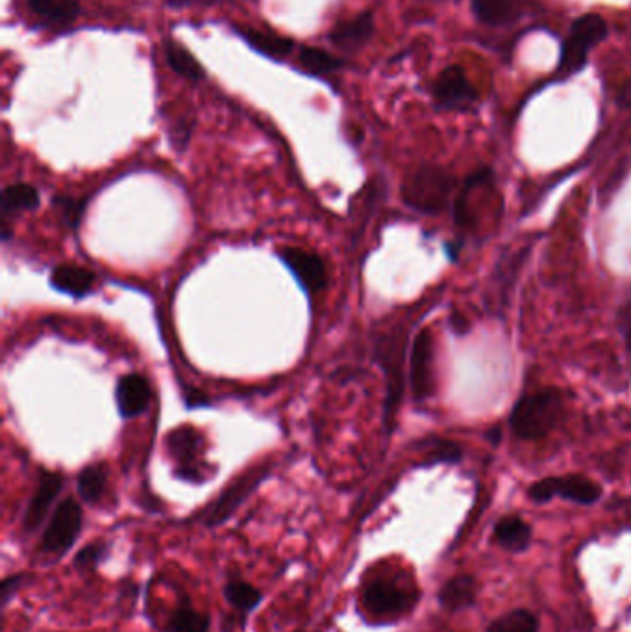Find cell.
Returning <instances> with one entry per match:
<instances>
[{
	"mask_svg": "<svg viewBox=\"0 0 631 632\" xmlns=\"http://www.w3.org/2000/svg\"><path fill=\"white\" fill-rule=\"evenodd\" d=\"M359 601L365 618L383 625L409 615L419 601V592L401 575H377L365 584Z\"/></svg>",
	"mask_w": 631,
	"mask_h": 632,
	"instance_id": "obj_1",
	"label": "cell"
},
{
	"mask_svg": "<svg viewBox=\"0 0 631 632\" xmlns=\"http://www.w3.org/2000/svg\"><path fill=\"white\" fill-rule=\"evenodd\" d=\"M563 394L558 389H543L519 400L510 416L511 431L516 439H545L563 420Z\"/></svg>",
	"mask_w": 631,
	"mask_h": 632,
	"instance_id": "obj_2",
	"label": "cell"
},
{
	"mask_svg": "<svg viewBox=\"0 0 631 632\" xmlns=\"http://www.w3.org/2000/svg\"><path fill=\"white\" fill-rule=\"evenodd\" d=\"M454 178L444 169L425 165L413 170L402 187V199L412 210L436 215L449 204Z\"/></svg>",
	"mask_w": 631,
	"mask_h": 632,
	"instance_id": "obj_3",
	"label": "cell"
},
{
	"mask_svg": "<svg viewBox=\"0 0 631 632\" xmlns=\"http://www.w3.org/2000/svg\"><path fill=\"white\" fill-rule=\"evenodd\" d=\"M84 529V511L74 498H66L56 506L49 524L45 525L39 551L50 557H66L79 542Z\"/></svg>",
	"mask_w": 631,
	"mask_h": 632,
	"instance_id": "obj_4",
	"label": "cell"
},
{
	"mask_svg": "<svg viewBox=\"0 0 631 632\" xmlns=\"http://www.w3.org/2000/svg\"><path fill=\"white\" fill-rule=\"evenodd\" d=\"M607 37V23L596 13H587L572 25L571 34L564 39L559 73L576 74L585 67L590 55Z\"/></svg>",
	"mask_w": 631,
	"mask_h": 632,
	"instance_id": "obj_5",
	"label": "cell"
},
{
	"mask_svg": "<svg viewBox=\"0 0 631 632\" xmlns=\"http://www.w3.org/2000/svg\"><path fill=\"white\" fill-rule=\"evenodd\" d=\"M269 476V466H260L254 470L247 472L236 481L230 482L228 487L221 492L219 498L206 506V511L201 514V524L206 529H217L225 525L228 520L236 514L237 509L254 494L255 488L265 481Z\"/></svg>",
	"mask_w": 631,
	"mask_h": 632,
	"instance_id": "obj_6",
	"label": "cell"
},
{
	"mask_svg": "<svg viewBox=\"0 0 631 632\" xmlns=\"http://www.w3.org/2000/svg\"><path fill=\"white\" fill-rule=\"evenodd\" d=\"M528 498L535 503H548L553 498L572 501L576 505H595L602 498V487L590 477L572 476L547 477L528 488Z\"/></svg>",
	"mask_w": 631,
	"mask_h": 632,
	"instance_id": "obj_7",
	"label": "cell"
},
{
	"mask_svg": "<svg viewBox=\"0 0 631 632\" xmlns=\"http://www.w3.org/2000/svg\"><path fill=\"white\" fill-rule=\"evenodd\" d=\"M278 255L306 293L317 295L329 285V271L317 253L306 252L302 248L286 247L278 250Z\"/></svg>",
	"mask_w": 631,
	"mask_h": 632,
	"instance_id": "obj_8",
	"label": "cell"
},
{
	"mask_svg": "<svg viewBox=\"0 0 631 632\" xmlns=\"http://www.w3.org/2000/svg\"><path fill=\"white\" fill-rule=\"evenodd\" d=\"M378 359L383 365L388 375V402H385V420H393L396 407L402 397L404 380H402V361H404V338L393 335L378 344Z\"/></svg>",
	"mask_w": 631,
	"mask_h": 632,
	"instance_id": "obj_9",
	"label": "cell"
},
{
	"mask_svg": "<svg viewBox=\"0 0 631 632\" xmlns=\"http://www.w3.org/2000/svg\"><path fill=\"white\" fill-rule=\"evenodd\" d=\"M63 490V477L56 472H41L36 490L32 494L25 514H23V529L25 533H36L41 529L43 522L49 516L56 498Z\"/></svg>",
	"mask_w": 631,
	"mask_h": 632,
	"instance_id": "obj_10",
	"label": "cell"
},
{
	"mask_svg": "<svg viewBox=\"0 0 631 632\" xmlns=\"http://www.w3.org/2000/svg\"><path fill=\"white\" fill-rule=\"evenodd\" d=\"M433 97L444 109L467 108L476 100V90L460 65L447 67L433 84Z\"/></svg>",
	"mask_w": 631,
	"mask_h": 632,
	"instance_id": "obj_11",
	"label": "cell"
},
{
	"mask_svg": "<svg viewBox=\"0 0 631 632\" xmlns=\"http://www.w3.org/2000/svg\"><path fill=\"white\" fill-rule=\"evenodd\" d=\"M409 383L417 400H426L433 392V341L428 330H422L413 343Z\"/></svg>",
	"mask_w": 631,
	"mask_h": 632,
	"instance_id": "obj_12",
	"label": "cell"
},
{
	"mask_svg": "<svg viewBox=\"0 0 631 632\" xmlns=\"http://www.w3.org/2000/svg\"><path fill=\"white\" fill-rule=\"evenodd\" d=\"M169 453L178 463V477L183 481H202L199 472V452H201V437L194 431H172L167 439Z\"/></svg>",
	"mask_w": 631,
	"mask_h": 632,
	"instance_id": "obj_13",
	"label": "cell"
},
{
	"mask_svg": "<svg viewBox=\"0 0 631 632\" xmlns=\"http://www.w3.org/2000/svg\"><path fill=\"white\" fill-rule=\"evenodd\" d=\"M116 400L122 418H135L151 405V385L141 373H127L117 381Z\"/></svg>",
	"mask_w": 631,
	"mask_h": 632,
	"instance_id": "obj_14",
	"label": "cell"
},
{
	"mask_svg": "<svg viewBox=\"0 0 631 632\" xmlns=\"http://www.w3.org/2000/svg\"><path fill=\"white\" fill-rule=\"evenodd\" d=\"M372 34H374V15L372 12H365L358 17L337 23L334 31L330 32L329 39L335 49L356 52L367 45Z\"/></svg>",
	"mask_w": 631,
	"mask_h": 632,
	"instance_id": "obj_15",
	"label": "cell"
},
{
	"mask_svg": "<svg viewBox=\"0 0 631 632\" xmlns=\"http://www.w3.org/2000/svg\"><path fill=\"white\" fill-rule=\"evenodd\" d=\"M476 597H478V581L468 573L450 577L438 592L439 605L447 612H462L474 607Z\"/></svg>",
	"mask_w": 631,
	"mask_h": 632,
	"instance_id": "obj_16",
	"label": "cell"
},
{
	"mask_svg": "<svg viewBox=\"0 0 631 632\" xmlns=\"http://www.w3.org/2000/svg\"><path fill=\"white\" fill-rule=\"evenodd\" d=\"M223 596H225L226 603L239 615V620H241L243 627L245 620L254 610H258L263 599H265V594L258 586L245 581L239 575H228L226 583L223 584Z\"/></svg>",
	"mask_w": 631,
	"mask_h": 632,
	"instance_id": "obj_17",
	"label": "cell"
},
{
	"mask_svg": "<svg viewBox=\"0 0 631 632\" xmlns=\"http://www.w3.org/2000/svg\"><path fill=\"white\" fill-rule=\"evenodd\" d=\"M97 276L92 271L79 265H60L56 266L50 274V285L63 295L74 296V298H84L95 289Z\"/></svg>",
	"mask_w": 631,
	"mask_h": 632,
	"instance_id": "obj_18",
	"label": "cell"
},
{
	"mask_svg": "<svg viewBox=\"0 0 631 632\" xmlns=\"http://www.w3.org/2000/svg\"><path fill=\"white\" fill-rule=\"evenodd\" d=\"M212 616L204 610H197L186 594H180L175 608L167 616L165 632H210Z\"/></svg>",
	"mask_w": 631,
	"mask_h": 632,
	"instance_id": "obj_19",
	"label": "cell"
},
{
	"mask_svg": "<svg viewBox=\"0 0 631 632\" xmlns=\"http://www.w3.org/2000/svg\"><path fill=\"white\" fill-rule=\"evenodd\" d=\"M492 536H495L498 546L504 548L505 551L524 553L529 548V544H532L534 530H532V525L528 522H524L521 516L510 514V516L498 520L495 530H492Z\"/></svg>",
	"mask_w": 631,
	"mask_h": 632,
	"instance_id": "obj_20",
	"label": "cell"
},
{
	"mask_svg": "<svg viewBox=\"0 0 631 632\" xmlns=\"http://www.w3.org/2000/svg\"><path fill=\"white\" fill-rule=\"evenodd\" d=\"M473 12L487 26H508L522 15L519 0H473Z\"/></svg>",
	"mask_w": 631,
	"mask_h": 632,
	"instance_id": "obj_21",
	"label": "cell"
},
{
	"mask_svg": "<svg viewBox=\"0 0 631 632\" xmlns=\"http://www.w3.org/2000/svg\"><path fill=\"white\" fill-rule=\"evenodd\" d=\"M252 49L271 58H286L295 49V43L289 37L278 36L271 31H255V28H237Z\"/></svg>",
	"mask_w": 631,
	"mask_h": 632,
	"instance_id": "obj_22",
	"label": "cell"
},
{
	"mask_svg": "<svg viewBox=\"0 0 631 632\" xmlns=\"http://www.w3.org/2000/svg\"><path fill=\"white\" fill-rule=\"evenodd\" d=\"M31 8L50 25H71L80 15L79 0H31Z\"/></svg>",
	"mask_w": 631,
	"mask_h": 632,
	"instance_id": "obj_23",
	"label": "cell"
},
{
	"mask_svg": "<svg viewBox=\"0 0 631 632\" xmlns=\"http://www.w3.org/2000/svg\"><path fill=\"white\" fill-rule=\"evenodd\" d=\"M106 487H108V470L103 463L87 466L76 477V490H79L80 500L87 505H97L98 501L104 498Z\"/></svg>",
	"mask_w": 631,
	"mask_h": 632,
	"instance_id": "obj_24",
	"label": "cell"
},
{
	"mask_svg": "<svg viewBox=\"0 0 631 632\" xmlns=\"http://www.w3.org/2000/svg\"><path fill=\"white\" fill-rule=\"evenodd\" d=\"M39 205V193L31 183H15L4 189L0 199V210L4 217L19 215L23 211H34Z\"/></svg>",
	"mask_w": 631,
	"mask_h": 632,
	"instance_id": "obj_25",
	"label": "cell"
},
{
	"mask_svg": "<svg viewBox=\"0 0 631 632\" xmlns=\"http://www.w3.org/2000/svg\"><path fill=\"white\" fill-rule=\"evenodd\" d=\"M165 56H167L169 65L175 69V73L182 74V76L193 80V82L204 80V76H206L201 63L194 60L193 55L175 39H169V41L165 43Z\"/></svg>",
	"mask_w": 631,
	"mask_h": 632,
	"instance_id": "obj_26",
	"label": "cell"
},
{
	"mask_svg": "<svg viewBox=\"0 0 631 632\" xmlns=\"http://www.w3.org/2000/svg\"><path fill=\"white\" fill-rule=\"evenodd\" d=\"M486 632H539V618L528 608H515L492 621Z\"/></svg>",
	"mask_w": 631,
	"mask_h": 632,
	"instance_id": "obj_27",
	"label": "cell"
},
{
	"mask_svg": "<svg viewBox=\"0 0 631 632\" xmlns=\"http://www.w3.org/2000/svg\"><path fill=\"white\" fill-rule=\"evenodd\" d=\"M110 557V544L104 542V540H95V542L87 544V546L80 549L79 553L74 555L73 568L82 575L97 572L98 568L103 567L104 562Z\"/></svg>",
	"mask_w": 631,
	"mask_h": 632,
	"instance_id": "obj_28",
	"label": "cell"
},
{
	"mask_svg": "<svg viewBox=\"0 0 631 632\" xmlns=\"http://www.w3.org/2000/svg\"><path fill=\"white\" fill-rule=\"evenodd\" d=\"M298 61L308 73L317 74V76L334 73L343 67V60L317 47H302L298 52Z\"/></svg>",
	"mask_w": 631,
	"mask_h": 632,
	"instance_id": "obj_29",
	"label": "cell"
},
{
	"mask_svg": "<svg viewBox=\"0 0 631 632\" xmlns=\"http://www.w3.org/2000/svg\"><path fill=\"white\" fill-rule=\"evenodd\" d=\"M32 573L21 572L8 575L4 581L0 583V607L7 610L12 603L13 597L17 596L21 588H25L26 584L31 583Z\"/></svg>",
	"mask_w": 631,
	"mask_h": 632,
	"instance_id": "obj_30",
	"label": "cell"
},
{
	"mask_svg": "<svg viewBox=\"0 0 631 632\" xmlns=\"http://www.w3.org/2000/svg\"><path fill=\"white\" fill-rule=\"evenodd\" d=\"M462 448L457 446L455 442L449 440H439L438 444L433 446L430 453V463H449L455 464L462 461Z\"/></svg>",
	"mask_w": 631,
	"mask_h": 632,
	"instance_id": "obj_31",
	"label": "cell"
},
{
	"mask_svg": "<svg viewBox=\"0 0 631 632\" xmlns=\"http://www.w3.org/2000/svg\"><path fill=\"white\" fill-rule=\"evenodd\" d=\"M56 204L60 205L61 211H63V217L68 220L71 228L76 229L79 226L80 217L84 213V202H79V200L66 199V196H58L56 199Z\"/></svg>",
	"mask_w": 631,
	"mask_h": 632,
	"instance_id": "obj_32",
	"label": "cell"
},
{
	"mask_svg": "<svg viewBox=\"0 0 631 632\" xmlns=\"http://www.w3.org/2000/svg\"><path fill=\"white\" fill-rule=\"evenodd\" d=\"M622 509H624L626 516H628V520L631 522V500L626 501L624 505H622Z\"/></svg>",
	"mask_w": 631,
	"mask_h": 632,
	"instance_id": "obj_33",
	"label": "cell"
},
{
	"mask_svg": "<svg viewBox=\"0 0 631 632\" xmlns=\"http://www.w3.org/2000/svg\"><path fill=\"white\" fill-rule=\"evenodd\" d=\"M295 632H303V631H295Z\"/></svg>",
	"mask_w": 631,
	"mask_h": 632,
	"instance_id": "obj_34",
	"label": "cell"
}]
</instances>
